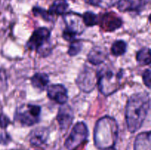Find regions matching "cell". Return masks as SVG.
<instances>
[{
	"mask_svg": "<svg viewBox=\"0 0 151 150\" xmlns=\"http://www.w3.org/2000/svg\"><path fill=\"white\" fill-rule=\"evenodd\" d=\"M150 108V98L147 93H137L130 97L125 110V119L129 132L134 133L141 128Z\"/></svg>",
	"mask_w": 151,
	"mask_h": 150,
	"instance_id": "1",
	"label": "cell"
},
{
	"mask_svg": "<svg viewBox=\"0 0 151 150\" xmlns=\"http://www.w3.org/2000/svg\"><path fill=\"white\" fill-rule=\"evenodd\" d=\"M119 126L116 119L106 116L97 121L94 131V140L99 149L109 148L114 146L118 138Z\"/></svg>",
	"mask_w": 151,
	"mask_h": 150,
	"instance_id": "2",
	"label": "cell"
},
{
	"mask_svg": "<svg viewBox=\"0 0 151 150\" xmlns=\"http://www.w3.org/2000/svg\"><path fill=\"white\" fill-rule=\"evenodd\" d=\"M122 77V70L114 72L110 68L103 67L97 72V85L103 95L109 96L119 89Z\"/></svg>",
	"mask_w": 151,
	"mask_h": 150,
	"instance_id": "3",
	"label": "cell"
},
{
	"mask_svg": "<svg viewBox=\"0 0 151 150\" xmlns=\"http://www.w3.org/2000/svg\"><path fill=\"white\" fill-rule=\"evenodd\" d=\"M51 32L47 28L40 27L32 32L29 41L27 42L26 46L29 50H36L41 56L49 55L51 50L45 48L50 45Z\"/></svg>",
	"mask_w": 151,
	"mask_h": 150,
	"instance_id": "4",
	"label": "cell"
},
{
	"mask_svg": "<svg viewBox=\"0 0 151 150\" xmlns=\"http://www.w3.org/2000/svg\"><path fill=\"white\" fill-rule=\"evenodd\" d=\"M41 107L36 104H23L15 113L14 119L22 126H30L38 123L41 119Z\"/></svg>",
	"mask_w": 151,
	"mask_h": 150,
	"instance_id": "5",
	"label": "cell"
},
{
	"mask_svg": "<svg viewBox=\"0 0 151 150\" xmlns=\"http://www.w3.org/2000/svg\"><path fill=\"white\" fill-rule=\"evenodd\" d=\"M88 134L89 132L86 124L82 121L78 122L66 138L65 146L68 150H75L88 140Z\"/></svg>",
	"mask_w": 151,
	"mask_h": 150,
	"instance_id": "6",
	"label": "cell"
},
{
	"mask_svg": "<svg viewBox=\"0 0 151 150\" xmlns=\"http://www.w3.org/2000/svg\"><path fill=\"white\" fill-rule=\"evenodd\" d=\"M76 84L83 92H91L97 85V74L91 68L84 66L77 77Z\"/></svg>",
	"mask_w": 151,
	"mask_h": 150,
	"instance_id": "7",
	"label": "cell"
},
{
	"mask_svg": "<svg viewBox=\"0 0 151 150\" xmlns=\"http://www.w3.org/2000/svg\"><path fill=\"white\" fill-rule=\"evenodd\" d=\"M63 20L66 25V29L72 31L77 35L82 33L85 29L82 16L76 13H66L63 15Z\"/></svg>",
	"mask_w": 151,
	"mask_h": 150,
	"instance_id": "8",
	"label": "cell"
},
{
	"mask_svg": "<svg viewBox=\"0 0 151 150\" xmlns=\"http://www.w3.org/2000/svg\"><path fill=\"white\" fill-rule=\"evenodd\" d=\"M47 96L50 99L61 105L66 104L69 99L67 89L61 84L50 85L47 88Z\"/></svg>",
	"mask_w": 151,
	"mask_h": 150,
	"instance_id": "9",
	"label": "cell"
},
{
	"mask_svg": "<svg viewBox=\"0 0 151 150\" xmlns=\"http://www.w3.org/2000/svg\"><path fill=\"white\" fill-rule=\"evenodd\" d=\"M150 0H119L117 9L121 12L140 13L149 4Z\"/></svg>",
	"mask_w": 151,
	"mask_h": 150,
	"instance_id": "10",
	"label": "cell"
},
{
	"mask_svg": "<svg viewBox=\"0 0 151 150\" xmlns=\"http://www.w3.org/2000/svg\"><path fill=\"white\" fill-rule=\"evenodd\" d=\"M74 120V111L68 104H62L57 114V121L61 130H66L72 125Z\"/></svg>",
	"mask_w": 151,
	"mask_h": 150,
	"instance_id": "11",
	"label": "cell"
},
{
	"mask_svg": "<svg viewBox=\"0 0 151 150\" xmlns=\"http://www.w3.org/2000/svg\"><path fill=\"white\" fill-rule=\"evenodd\" d=\"M122 25V21L113 13H106L102 16L100 26L105 31L112 32L119 29Z\"/></svg>",
	"mask_w": 151,
	"mask_h": 150,
	"instance_id": "12",
	"label": "cell"
},
{
	"mask_svg": "<svg viewBox=\"0 0 151 150\" xmlns=\"http://www.w3.org/2000/svg\"><path fill=\"white\" fill-rule=\"evenodd\" d=\"M108 55L106 49L101 46H94L88 54V60L93 65H100L106 61Z\"/></svg>",
	"mask_w": 151,
	"mask_h": 150,
	"instance_id": "13",
	"label": "cell"
},
{
	"mask_svg": "<svg viewBox=\"0 0 151 150\" xmlns=\"http://www.w3.org/2000/svg\"><path fill=\"white\" fill-rule=\"evenodd\" d=\"M49 135V130L45 127L37 128L31 133L29 142L33 146H39L45 144Z\"/></svg>",
	"mask_w": 151,
	"mask_h": 150,
	"instance_id": "14",
	"label": "cell"
},
{
	"mask_svg": "<svg viewBox=\"0 0 151 150\" xmlns=\"http://www.w3.org/2000/svg\"><path fill=\"white\" fill-rule=\"evenodd\" d=\"M134 150H151L150 131L137 135L134 142Z\"/></svg>",
	"mask_w": 151,
	"mask_h": 150,
	"instance_id": "15",
	"label": "cell"
},
{
	"mask_svg": "<svg viewBox=\"0 0 151 150\" xmlns=\"http://www.w3.org/2000/svg\"><path fill=\"white\" fill-rule=\"evenodd\" d=\"M31 84L32 86L39 91H44L50 82V79L47 74L36 73L31 77Z\"/></svg>",
	"mask_w": 151,
	"mask_h": 150,
	"instance_id": "16",
	"label": "cell"
},
{
	"mask_svg": "<svg viewBox=\"0 0 151 150\" xmlns=\"http://www.w3.org/2000/svg\"><path fill=\"white\" fill-rule=\"evenodd\" d=\"M68 8H69V4L66 0H55L52 4L50 6L48 10V13L53 16L54 15H64L66 13Z\"/></svg>",
	"mask_w": 151,
	"mask_h": 150,
	"instance_id": "17",
	"label": "cell"
},
{
	"mask_svg": "<svg viewBox=\"0 0 151 150\" xmlns=\"http://www.w3.org/2000/svg\"><path fill=\"white\" fill-rule=\"evenodd\" d=\"M137 60L140 65H150L151 63L150 49L147 47L142 48L137 52Z\"/></svg>",
	"mask_w": 151,
	"mask_h": 150,
	"instance_id": "18",
	"label": "cell"
},
{
	"mask_svg": "<svg viewBox=\"0 0 151 150\" xmlns=\"http://www.w3.org/2000/svg\"><path fill=\"white\" fill-rule=\"evenodd\" d=\"M111 53L116 57H119V56L125 54L127 51V44L125 41H122V40H118L114 42L112 44L111 49Z\"/></svg>",
	"mask_w": 151,
	"mask_h": 150,
	"instance_id": "19",
	"label": "cell"
},
{
	"mask_svg": "<svg viewBox=\"0 0 151 150\" xmlns=\"http://www.w3.org/2000/svg\"><path fill=\"white\" fill-rule=\"evenodd\" d=\"M83 21L85 26H93L99 23L98 16L92 12H86L82 16Z\"/></svg>",
	"mask_w": 151,
	"mask_h": 150,
	"instance_id": "20",
	"label": "cell"
},
{
	"mask_svg": "<svg viewBox=\"0 0 151 150\" xmlns=\"http://www.w3.org/2000/svg\"><path fill=\"white\" fill-rule=\"evenodd\" d=\"M83 48V44L81 41L78 39H75L71 41L69 45V50H68V54L70 56H76L81 51Z\"/></svg>",
	"mask_w": 151,
	"mask_h": 150,
	"instance_id": "21",
	"label": "cell"
},
{
	"mask_svg": "<svg viewBox=\"0 0 151 150\" xmlns=\"http://www.w3.org/2000/svg\"><path fill=\"white\" fill-rule=\"evenodd\" d=\"M32 13H34L35 16H41L43 19L47 21H51L52 20V16L48 13V11H47L44 9L41 8L39 7H35L32 8Z\"/></svg>",
	"mask_w": 151,
	"mask_h": 150,
	"instance_id": "22",
	"label": "cell"
},
{
	"mask_svg": "<svg viewBox=\"0 0 151 150\" xmlns=\"http://www.w3.org/2000/svg\"><path fill=\"white\" fill-rule=\"evenodd\" d=\"M142 79L145 85L148 88H150L151 86V72L150 69H147L143 72L142 74Z\"/></svg>",
	"mask_w": 151,
	"mask_h": 150,
	"instance_id": "23",
	"label": "cell"
},
{
	"mask_svg": "<svg viewBox=\"0 0 151 150\" xmlns=\"http://www.w3.org/2000/svg\"><path fill=\"white\" fill-rule=\"evenodd\" d=\"M76 35L77 34H75V32L69 30V29H65L63 32V38H64L66 41H70V42L76 39V38H75Z\"/></svg>",
	"mask_w": 151,
	"mask_h": 150,
	"instance_id": "24",
	"label": "cell"
},
{
	"mask_svg": "<svg viewBox=\"0 0 151 150\" xmlns=\"http://www.w3.org/2000/svg\"><path fill=\"white\" fill-rule=\"evenodd\" d=\"M99 1V7H110L113 6L114 4H116L119 0H98Z\"/></svg>",
	"mask_w": 151,
	"mask_h": 150,
	"instance_id": "25",
	"label": "cell"
},
{
	"mask_svg": "<svg viewBox=\"0 0 151 150\" xmlns=\"http://www.w3.org/2000/svg\"><path fill=\"white\" fill-rule=\"evenodd\" d=\"M10 123V119H9L4 114L1 113V114H0V127L2 128V129H4V128H6L8 126Z\"/></svg>",
	"mask_w": 151,
	"mask_h": 150,
	"instance_id": "26",
	"label": "cell"
},
{
	"mask_svg": "<svg viewBox=\"0 0 151 150\" xmlns=\"http://www.w3.org/2000/svg\"><path fill=\"white\" fill-rule=\"evenodd\" d=\"M10 140V137L7 133H1L0 135V144H6Z\"/></svg>",
	"mask_w": 151,
	"mask_h": 150,
	"instance_id": "27",
	"label": "cell"
},
{
	"mask_svg": "<svg viewBox=\"0 0 151 150\" xmlns=\"http://www.w3.org/2000/svg\"><path fill=\"white\" fill-rule=\"evenodd\" d=\"M103 150H116V149H115L114 146H111V147H109V148L104 149Z\"/></svg>",
	"mask_w": 151,
	"mask_h": 150,
	"instance_id": "28",
	"label": "cell"
}]
</instances>
